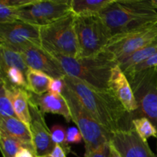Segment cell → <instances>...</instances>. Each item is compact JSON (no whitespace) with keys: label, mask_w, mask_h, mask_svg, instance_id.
<instances>
[{"label":"cell","mask_w":157,"mask_h":157,"mask_svg":"<svg viewBox=\"0 0 157 157\" xmlns=\"http://www.w3.org/2000/svg\"><path fill=\"white\" fill-rule=\"evenodd\" d=\"M66 85L71 89L92 117L110 133L127 127V117L130 114L110 90H97L79 79L66 75L63 78Z\"/></svg>","instance_id":"1"},{"label":"cell","mask_w":157,"mask_h":157,"mask_svg":"<svg viewBox=\"0 0 157 157\" xmlns=\"http://www.w3.org/2000/svg\"><path fill=\"white\" fill-rule=\"evenodd\" d=\"M99 16L112 36L157 22L150 0H113Z\"/></svg>","instance_id":"2"},{"label":"cell","mask_w":157,"mask_h":157,"mask_svg":"<svg viewBox=\"0 0 157 157\" xmlns=\"http://www.w3.org/2000/svg\"><path fill=\"white\" fill-rule=\"evenodd\" d=\"M53 56L68 76L79 79L89 87L97 90H110L109 81L112 71L117 65L118 61L105 49L87 58Z\"/></svg>","instance_id":"3"},{"label":"cell","mask_w":157,"mask_h":157,"mask_svg":"<svg viewBox=\"0 0 157 157\" xmlns=\"http://www.w3.org/2000/svg\"><path fill=\"white\" fill-rule=\"evenodd\" d=\"M40 39L41 47L51 55L77 58L75 15L70 12L48 25L40 27Z\"/></svg>","instance_id":"4"},{"label":"cell","mask_w":157,"mask_h":157,"mask_svg":"<svg viewBox=\"0 0 157 157\" xmlns=\"http://www.w3.org/2000/svg\"><path fill=\"white\" fill-rule=\"evenodd\" d=\"M62 95L70 110L71 121L76 124L82 135L85 153L93 151L100 146L110 142L111 133L103 128L92 117L76 94L66 84Z\"/></svg>","instance_id":"5"},{"label":"cell","mask_w":157,"mask_h":157,"mask_svg":"<svg viewBox=\"0 0 157 157\" xmlns=\"http://www.w3.org/2000/svg\"><path fill=\"white\" fill-rule=\"evenodd\" d=\"M75 29L78 41L77 58H87L101 52L112 37L99 15H75Z\"/></svg>","instance_id":"6"},{"label":"cell","mask_w":157,"mask_h":157,"mask_svg":"<svg viewBox=\"0 0 157 157\" xmlns=\"http://www.w3.org/2000/svg\"><path fill=\"white\" fill-rule=\"evenodd\" d=\"M126 76L130 81L139 107L132 116L136 117L135 118H148L157 130V71L152 67Z\"/></svg>","instance_id":"7"},{"label":"cell","mask_w":157,"mask_h":157,"mask_svg":"<svg viewBox=\"0 0 157 157\" xmlns=\"http://www.w3.org/2000/svg\"><path fill=\"white\" fill-rule=\"evenodd\" d=\"M157 38V22L117 34L110 38L105 50L118 63L145 48Z\"/></svg>","instance_id":"8"},{"label":"cell","mask_w":157,"mask_h":157,"mask_svg":"<svg viewBox=\"0 0 157 157\" xmlns=\"http://www.w3.org/2000/svg\"><path fill=\"white\" fill-rule=\"evenodd\" d=\"M71 12V0H35L18 9V20L42 27Z\"/></svg>","instance_id":"9"},{"label":"cell","mask_w":157,"mask_h":157,"mask_svg":"<svg viewBox=\"0 0 157 157\" xmlns=\"http://www.w3.org/2000/svg\"><path fill=\"white\" fill-rule=\"evenodd\" d=\"M0 44L18 52L34 46L41 47L40 27L21 20L0 24Z\"/></svg>","instance_id":"10"},{"label":"cell","mask_w":157,"mask_h":157,"mask_svg":"<svg viewBox=\"0 0 157 157\" xmlns=\"http://www.w3.org/2000/svg\"><path fill=\"white\" fill-rule=\"evenodd\" d=\"M110 143L122 157H157L133 127L112 133Z\"/></svg>","instance_id":"11"},{"label":"cell","mask_w":157,"mask_h":157,"mask_svg":"<svg viewBox=\"0 0 157 157\" xmlns=\"http://www.w3.org/2000/svg\"><path fill=\"white\" fill-rule=\"evenodd\" d=\"M29 102L31 114L30 131L35 154L37 156H44L52 153L56 144L52 140L51 130L46 124L44 114L30 98Z\"/></svg>","instance_id":"12"},{"label":"cell","mask_w":157,"mask_h":157,"mask_svg":"<svg viewBox=\"0 0 157 157\" xmlns=\"http://www.w3.org/2000/svg\"><path fill=\"white\" fill-rule=\"evenodd\" d=\"M29 69L39 71L54 79L63 78L65 71L53 55L42 47L29 48L21 52Z\"/></svg>","instance_id":"13"},{"label":"cell","mask_w":157,"mask_h":157,"mask_svg":"<svg viewBox=\"0 0 157 157\" xmlns=\"http://www.w3.org/2000/svg\"><path fill=\"white\" fill-rule=\"evenodd\" d=\"M109 87L124 105V108L130 113V116L138 110L139 107L130 81L121 68L119 64L112 71L109 81Z\"/></svg>","instance_id":"14"},{"label":"cell","mask_w":157,"mask_h":157,"mask_svg":"<svg viewBox=\"0 0 157 157\" xmlns=\"http://www.w3.org/2000/svg\"><path fill=\"white\" fill-rule=\"evenodd\" d=\"M29 98L39 107L43 113H53L62 116L67 123L71 121L70 110L62 94L48 93L36 95L29 91Z\"/></svg>","instance_id":"15"},{"label":"cell","mask_w":157,"mask_h":157,"mask_svg":"<svg viewBox=\"0 0 157 157\" xmlns=\"http://www.w3.org/2000/svg\"><path fill=\"white\" fill-rule=\"evenodd\" d=\"M0 129L20 141L24 145L25 148L31 150L35 154L31 131L20 120L16 117H0Z\"/></svg>","instance_id":"16"},{"label":"cell","mask_w":157,"mask_h":157,"mask_svg":"<svg viewBox=\"0 0 157 157\" xmlns=\"http://www.w3.org/2000/svg\"><path fill=\"white\" fill-rule=\"evenodd\" d=\"M6 85V84H5ZM7 87L11 93L15 114L18 120L31 130V114L29 110V92L20 87Z\"/></svg>","instance_id":"17"},{"label":"cell","mask_w":157,"mask_h":157,"mask_svg":"<svg viewBox=\"0 0 157 157\" xmlns=\"http://www.w3.org/2000/svg\"><path fill=\"white\" fill-rule=\"evenodd\" d=\"M113 0H71V12L75 16L99 15Z\"/></svg>","instance_id":"18"},{"label":"cell","mask_w":157,"mask_h":157,"mask_svg":"<svg viewBox=\"0 0 157 157\" xmlns=\"http://www.w3.org/2000/svg\"><path fill=\"white\" fill-rule=\"evenodd\" d=\"M156 54H157V38L141 50L133 54L126 59L120 61L118 64L126 75L131 71L140 64L144 62Z\"/></svg>","instance_id":"19"},{"label":"cell","mask_w":157,"mask_h":157,"mask_svg":"<svg viewBox=\"0 0 157 157\" xmlns=\"http://www.w3.org/2000/svg\"><path fill=\"white\" fill-rule=\"evenodd\" d=\"M11 67L19 69L25 76L29 71L21 52L0 44V71Z\"/></svg>","instance_id":"20"},{"label":"cell","mask_w":157,"mask_h":157,"mask_svg":"<svg viewBox=\"0 0 157 157\" xmlns=\"http://www.w3.org/2000/svg\"><path fill=\"white\" fill-rule=\"evenodd\" d=\"M29 91L36 95H42L48 93L52 78L39 71L29 69L26 74Z\"/></svg>","instance_id":"21"},{"label":"cell","mask_w":157,"mask_h":157,"mask_svg":"<svg viewBox=\"0 0 157 157\" xmlns=\"http://www.w3.org/2000/svg\"><path fill=\"white\" fill-rule=\"evenodd\" d=\"M0 81H2L8 87H20L29 90L26 76L19 69L11 67L0 71Z\"/></svg>","instance_id":"22"},{"label":"cell","mask_w":157,"mask_h":157,"mask_svg":"<svg viewBox=\"0 0 157 157\" xmlns=\"http://www.w3.org/2000/svg\"><path fill=\"white\" fill-rule=\"evenodd\" d=\"M132 127L135 130L140 137L147 142L150 137L157 138V130L151 121L147 117H138L131 121Z\"/></svg>","instance_id":"23"},{"label":"cell","mask_w":157,"mask_h":157,"mask_svg":"<svg viewBox=\"0 0 157 157\" xmlns=\"http://www.w3.org/2000/svg\"><path fill=\"white\" fill-rule=\"evenodd\" d=\"M0 146L3 157H14L16 153L25 148L20 141L12 137L9 134L0 129Z\"/></svg>","instance_id":"24"},{"label":"cell","mask_w":157,"mask_h":157,"mask_svg":"<svg viewBox=\"0 0 157 157\" xmlns=\"http://www.w3.org/2000/svg\"><path fill=\"white\" fill-rule=\"evenodd\" d=\"M0 87V117H17L11 98L10 90L2 81Z\"/></svg>","instance_id":"25"},{"label":"cell","mask_w":157,"mask_h":157,"mask_svg":"<svg viewBox=\"0 0 157 157\" xmlns=\"http://www.w3.org/2000/svg\"><path fill=\"white\" fill-rule=\"evenodd\" d=\"M51 133L54 143L55 144H59L64 149L67 154L70 153V146L66 141V136H67L66 129L61 125H54L51 128Z\"/></svg>","instance_id":"26"},{"label":"cell","mask_w":157,"mask_h":157,"mask_svg":"<svg viewBox=\"0 0 157 157\" xmlns=\"http://www.w3.org/2000/svg\"><path fill=\"white\" fill-rule=\"evenodd\" d=\"M18 9L12 6L0 4V24L12 23L18 20Z\"/></svg>","instance_id":"27"},{"label":"cell","mask_w":157,"mask_h":157,"mask_svg":"<svg viewBox=\"0 0 157 157\" xmlns=\"http://www.w3.org/2000/svg\"><path fill=\"white\" fill-rule=\"evenodd\" d=\"M110 155V142L106 143L93 151L84 153V157H109Z\"/></svg>","instance_id":"28"},{"label":"cell","mask_w":157,"mask_h":157,"mask_svg":"<svg viewBox=\"0 0 157 157\" xmlns=\"http://www.w3.org/2000/svg\"><path fill=\"white\" fill-rule=\"evenodd\" d=\"M83 140L82 135L78 128L75 127H71L67 130V136H66V141L67 144H78L81 142Z\"/></svg>","instance_id":"29"},{"label":"cell","mask_w":157,"mask_h":157,"mask_svg":"<svg viewBox=\"0 0 157 157\" xmlns=\"http://www.w3.org/2000/svg\"><path fill=\"white\" fill-rule=\"evenodd\" d=\"M64 87H65V83L63 78H57V79L52 78L48 92L55 94H62Z\"/></svg>","instance_id":"30"},{"label":"cell","mask_w":157,"mask_h":157,"mask_svg":"<svg viewBox=\"0 0 157 157\" xmlns=\"http://www.w3.org/2000/svg\"><path fill=\"white\" fill-rule=\"evenodd\" d=\"M35 0H1L0 4H4L6 6H12L16 9H21L24 6H29L34 2Z\"/></svg>","instance_id":"31"},{"label":"cell","mask_w":157,"mask_h":157,"mask_svg":"<svg viewBox=\"0 0 157 157\" xmlns=\"http://www.w3.org/2000/svg\"><path fill=\"white\" fill-rule=\"evenodd\" d=\"M66 154L67 153H65L64 149L59 144H56L52 153H48L47 155H44V156L38 157H67L66 156Z\"/></svg>","instance_id":"32"},{"label":"cell","mask_w":157,"mask_h":157,"mask_svg":"<svg viewBox=\"0 0 157 157\" xmlns=\"http://www.w3.org/2000/svg\"><path fill=\"white\" fill-rule=\"evenodd\" d=\"M14 157H38L33 152H32L31 150H28V149L22 148L21 150H20L18 153H16Z\"/></svg>","instance_id":"33"},{"label":"cell","mask_w":157,"mask_h":157,"mask_svg":"<svg viewBox=\"0 0 157 157\" xmlns=\"http://www.w3.org/2000/svg\"><path fill=\"white\" fill-rule=\"evenodd\" d=\"M109 157H122L121 155L120 154L119 152L116 150L114 147L112 145V144L110 141V155Z\"/></svg>","instance_id":"34"},{"label":"cell","mask_w":157,"mask_h":157,"mask_svg":"<svg viewBox=\"0 0 157 157\" xmlns=\"http://www.w3.org/2000/svg\"><path fill=\"white\" fill-rule=\"evenodd\" d=\"M150 1H151V3L154 9H157V0H150Z\"/></svg>","instance_id":"35"},{"label":"cell","mask_w":157,"mask_h":157,"mask_svg":"<svg viewBox=\"0 0 157 157\" xmlns=\"http://www.w3.org/2000/svg\"><path fill=\"white\" fill-rule=\"evenodd\" d=\"M155 69H156V70L157 71V66H156V67H155Z\"/></svg>","instance_id":"36"}]
</instances>
